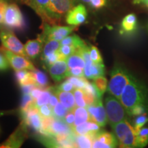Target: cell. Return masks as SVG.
<instances>
[{
    "instance_id": "1",
    "label": "cell",
    "mask_w": 148,
    "mask_h": 148,
    "mask_svg": "<svg viewBox=\"0 0 148 148\" xmlns=\"http://www.w3.org/2000/svg\"><path fill=\"white\" fill-rule=\"evenodd\" d=\"M145 99V94L143 86L132 77L123 89L119 99L127 113L133 107L144 103Z\"/></svg>"
},
{
    "instance_id": "2",
    "label": "cell",
    "mask_w": 148,
    "mask_h": 148,
    "mask_svg": "<svg viewBox=\"0 0 148 148\" xmlns=\"http://www.w3.org/2000/svg\"><path fill=\"white\" fill-rule=\"evenodd\" d=\"M73 0H50L46 10V18L42 23L56 25L64 14L72 8Z\"/></svg>"
},
{
    "instance_id": "3",
    "label": "cell",
    "mask_w": 148,
    "mask_h": 148,
    "mask_svg": "<svg viewBox=\"0 0 148 148\" xmlns=\"http://www.w3.org/2000/svg\"><path fill=\"white\" fill-rule=\"evenodd\" d=\"M121 147H136V133L134 127L126 120L116 123L112 126Z\"/></svg>"
},
{
    "instance_id": "4",
    "label": "cell",
    "mask_w": 148,
    "mask_h": 148,
    "mask_svg": "<svg viewBox=\"0 0 148 148\" xmlns=\"http://www.w3.org/2000/svg\"><path fill=\"white\" fill-rule=\"evenodd\" d=\"M131 77L132 76L124 69L119 66H115L111 72L108 92L117 99H120L122 92Z\"/></svg>"
},
{
    "instance_id": "5",
    "label": "cell",
    "mask_w": 148,
    "mask_h": 148,
    "mask_svg": "<svg viewBox=\"0 0 148 148\" xmlns=\"http://www.w3.org/2000/svg\"><path fill=\"white\" fill-rule=\"evenodd\" d=\"M107 117L111 126L124 121L126 118V110L121 102L114 96H108L105 99Z\"/></svg>"
},
{
    "instance_id": "6",
    "label": "cell",
    "mask_w": 148,
    "mask_h": 148,
    "mask_svg": "<svg viewBox=\"0 0 148 148\" xmlns=\"http://www.w3.org/2000/svg\"><path fill=\"white\" fill-rule=\"evenodd\" d=\"M76 29V26H61L58 25H51L47 23H42V31L38 37L44 42L50 40H62Z\"/></svg>"
},
{
    "instance_id": "7",
    "label": "cell",
    "mask_w": 148,
    "mask_h": 148,
    "mask_svg": "<svg viewBox=\"0 0 148 148\" xmlns=\"http://www.w3.org/2000/svg\"><path fill=\"white\" fill-rule=\"evenodd\" d=\"M3 24L9 29L23 30L25 27V21L21 10L16 3L8 5L4 12Z\"/></svg>"
},
{
    "instance_id": "8",
    "label": "cell",
    "mask_w": 148,
    "mask_h": 148,
    "mask_svg": "<svg viewBox=\"0 0 148 148\" xmlns=\"http://www.w3.org/2000/svg\"><path fill=\"white\" fill-rule=\"evenodd\" d=\"M0 40L3 47L12 52L27 57L24 46L13 32L8 29H2L0 32Z\"/></svg>"
},
{
    "instance_id": "9",
    "label": "cell",
    "mask_w": 148,
    "mask_h": 148,
    "mask_svg": "<svg viewBox=\"0 0 148 148\" xmlns=\"http://www.w3.org/2000/svg\"><path fill=\"white\" fill-rule=\"evenodd\" d=\"M0 50L4 53L7 59H8L10 65L12 66V69L15 71L17 70H23V69H29L31 71L35 69L34 66L29 60L23 56H20L19 54L15 53L11 51L8 49H5L3 47H0Z\"/></svg>"
},
{
    "instance_id": "10",
    "label": "cell",
    "mask_w": 148,
    "mask_h": 148,
    "mask_svg": "<svg viewBox=\"0 0 148 148\" xmlns=\"http://www.w3.org/2000/svg\"><path fill=\"white\" fill-rule=\"evenodd\" d=\"M87 18V11L83 4H78L68 11L66 15V22L68 25L78 26L84 23Z\"/></svg>"
},
{
    "instance_id": "11",
    "label": "cell",
    "mask_w": 148,
    "mask_h": 148,
    "mask_svg": "<svg viewBox=\"0 0 148 148\" xmlns=\"http://www.w3.org/2000/svg\"><path fill=\"white\" fill-rule=\"evenodd\" d=\"M26 138V126L21 123L18 128L10 135V137L0 145V148L20 147Z\"/></svg>"
},
{
    "instance_id": "12",
    "label": "cell",
    "mask_w": 148,
    "mask_h": 148,
    "mask_svg": "<svg viewBox=\"0 0 148 148\" xmlns=\"http://www.w3.org/2000/svg\"><path fill=\"white\" fill-rule=\"evenodd\" d=\"M87 110L91 121H95L100 127H103L106 125L108 117L101 100L93 105L87 106Z\"/></svg>"
},
{
    "instance_id": "13",
    "label": "cell",
    "mask_w": 148,
    "mask_h": 148,
    "mask_svg": "<svg viewBox=\"0 0 148 148\" xmlns=\"http://www.w3.org/2000/svg\"><path fill=\"white\" fill-rule=\"evenodd\" d=\"M117 145V140L114 134L106 132H98L96 134L92 147L112 148Z\"/></svg>"
},
{
    "instance_id": "14",
    "label": "cell",
    "mask_w": 148,
    "mask_h": 148,
    "mask_svg": "<svg viewBox=\"0 0 148 148\" xmlns=\"http://www.w3.org/2000/svg\"><path fill=\"white\" fill-rule=\"evenodd\" d=\"M49 74L55 82H59L66 77L68 65L66 60H58L48 67Z\"/></svg>"
},
{
    "instance_id": "15",
    "label": "cell",
    "mask_w": 148,
    "mask_h": 148,
    "mask_svg": "<svg viewBox=\"0 0 148 148\" xmlns=\"http://www.w3.org/2000/svg\"><path fill=\"white\" fill-rule=\"evenodd\" d=\"M85 77L88 79H95L99 76H103L105 68L103 63H95L92 60L85 62L84 69Z\"/></svg>"
},
{
    "instance_id": "16",
    "label": "cell",
    "mask_w": 148,
    "mask_h": 148,
    "mask_svg": "<svg viewBox=\"0 0 148 148\" xmlns=\"http://www.w3.org/2000/svg\"><path fill=\"white\" fill-rule=\"evenodd\" d=\"M99 125L95 121H88L78 125H73L72 130L74 134L75 135H84V134H96L99 132Z\"/></svg>"
},
{
    "instance_id": "17",
    "label": "cell",
    "mask_w": 148,
    "mask_h": 148,
    "mask_svg": "<svg viewBox=\"0 0 148 148\" xmlns=\"http://www.w3.org/2000/svg\"><path fill=\"white\" fill-rule=\"evenodd\" d=\"M50 89L51 92H53L57 95L60 103L68 110H71L75 108L76 103H75V97L72 92L62 91V90L58 89L57 87H51Z\"/></svg>"
},
{
    "instance_id": "18",
    "label": "cell",
    "mask_w": 148,
    "mask_h": 148,
    "mask_svg": "<svg viewBox=\"0 0 148 148\" xmlns=\"http://www.w3.org/2000/svg\"><path fill=\"white\" fill-rule=\"evenodd\" d=\"M43 42V40L38 36L36 39L29 40L24 45V49L26 53L27 58L32 59V60L37 58L41 53Z\"/></svg>"
},
{
    "instance_id": "19",
    "label": "cell",
    "mask_w": 148,
    "mask_h": 148,
    "mask_svg": "<svg viewBox=\"0 0 148 148\" xmlns=\"http://www.w3.org/2000/svg\"><path fill=\"white\" fill-rule=\"evenodd\" d=\"M49 133L50 136L74 134L72 127L66 124L63 120L61 119H55L51 125Z\"/></svg>"
},
{
    "instance_id": "20",
    "label": "cell",
    "mask_w": 148,
    "mask_h": 148,
    "mask_svg": "<svg viewBox=\"0 0 148 148\" xmlns=\"http://www.w3.org/2000/svg\"><path fill=\"white\" fill-rule=\"evenodd\" d=\"M50 0H31L29 6L34 9L35 12L40 16L42 22L46 18V10Z\"/></svg>"
},
{
    "instance_id": "21",
    "label": "cell",
    "mask_w": 148,
    "mask_h": 148,
    "mask_svg": "<svg viewBox=\"0 0 148 148\" xmlns=\"http://www.w3.org/2000/svg\"><path fill=\"white\" fill-rule=\"evenodd\" d=\"M16 79L20 86L26 84H35L32 71H27L25 69L17 70L15 72Z\"/></svg>"
},
{
    "instance_id": "22",
    "label": "cell",
    "mask_w": 148,
    "mask_h": 148,
    "mask_svg": "<svg viewBox=\"0 0 148 148\" xmlns=\"http://www.w3.org/2000/svg\"><path fill=\"white\" fill-rule=\"evenodd\" d=\"M66 63H67L68 67L69 69L75 67H80L84 69L85 66L84 59L78 50H76L75 53L68 57L66 59Z\"/></svg>"
},
{
    "instance_id": "23",
    "label": "cell",
    "mask_w": 148,
    "mask_h": 148,
    "mask_svg": "<svg viewBox=\"0 0 148 148\" xmlns=\"http://www.w3.org/2000/svg\"><path fill=\"white\" fill-rule=\"evenodd\" d=\"M96 134H84V135L75 134V143H76V147H81V148L92 147Z\"/></svg>"
},
{
    "instance_id": "24",
    "label": "cell",
    "mask_w": 148,
    "mask_h": 148,
    "mask_svg": "<svg viewBox=\"0 0 148 148\" xmlns=\"http://www.w3.org/2000/svg\"><path fill=\"white\" fill-rule=\"evenodd\" d=\"M73 110L75 117L74 125H78L90 120L88 110L85 108L84 107H75L73 109Z\"/></svg>"
},
{
    "instance_id": "25",
    "label": "cell",
    "mask_w": 148,
    "mask_h": 148,
    "mask_svg": "<svg viewBox=\"0 0 148 148\" xmlns=\"http://www.w3.org/2000/svg\"><path fill=\"white\" fill-rule=\"evenodd\" d=\"M137 20L134 14H129L123 18L121 22L122 30L125 32H131L135 30Z\"/></svg>"
},
{
    "instance_id": "26",
    "label": "cell",
    "mask_w": 148,
    "mask_h": 148,
    "mask_svg": "<svg viewBox=\"0 0 148 148\" xmlns=\"http://www.w3.org/2000/svg\"><path fill=\"white\" fill-rule=\"evenodd\" d=\"M60 45H71L77 49H80L86 45L84 40L81 39L76 34H73L71 36H66L61 40Z\"/></svg>"
},
{
    "instance_id": "27",
    "label": "cell",
    "mask_w": 148,
    "mask_h": 148,
    "mask_svg": "<svg viewBox=\"0 0 148 148\" xmlns=\"http://www.w3.org/2000/svg\"><path fill=\"white\" fill-rule=\"evenodd\" d=\"M32 71L34 77L35 85L37 87L42 88V89L49 87L48 86L49 82H48L47 77L45 73L37 69H35Z\"/></svg>"
},
{
    "instance_id": "28",
    "label": "cell",
    "mask_w": 148,
    "mask_h": 148,
    "mask_svg": "<svg viewBox=\"0 0 148 148\" xmlns=\"http://www.w3.org/2000/svg\"><path fill=\"white\" fill-rule=\"evenodd\" d=\"M60 42H59V40H48V41L46 42L45 45L44 46L41 58H45V57L47 56L49 54H51V53L57 51L60 49Z\"/></svg>"
},
{
    "instance_id": "29",
    "label": "cell",
    "mask_w": 148,
    "mask_h": 148,
    "mask_svg": "<svg viewBox=\"0 0 148 148\" xmlns=\"http://www.w3.org/2000/svg\"><path fill=\"white\" fill-rule=\"evenodd\" d=\"M69 110L65 108L61 103H58L52 108V116L55 119L63 120L64 116L68 113Z\"/></svg>"
},
{
    "instance_id": "30",
    "label": "cell",
    "mask_w": 148,
    "mask_h": 148,
    "mask_svg": "<svg viewBox=\"0 0 148 148\" xmlns=\"http://www.w3.org/2000/svg\"><path fill=\"white\" fill-rule=\"evenodd\" d=\"M51 95V91L50 87H48L42 90L41 94H40L39 97L35 100V104H36V106L38 108H39L40 106H42V105L47 104V103H49Z\"/></svg>"
},
{
    "instance_id": "31",
    "label": "cell",
    "mask_w": 148,
    "mask_h": 148,
    "mask_svg": "<svg viewBox=\"0 0 148 148\" xmlns=\"http://www.w3.org/2000/svg\"><path fill=\"white\" fill-rule=\"evenodd\" d=\"M148 143V128H141L136 134V147H143Z\"/></svg>"
},
{
    "instance_id": "32",
    "label": "cell",
    "mask_w": 148,
    "mask_h": 148,
    "mask_svg": "<svg viewBox=\"0 0 148 148\" xmlns=\"http://www.w3.org/2000/svg\"><path fill=\"white\" fill-rule=\"evenodd\" d=\"M93 79L94 85L97 88L99 93L102 95L106 90L107 86H108V82H107L106 78L103 76H99Z\"/></svg>"
},
{
    "instance_id": "33",
    "label": "cell",
    "mask_w": 148,
    "mask_h": 148,
    "mask_svg": "<svg viewBox=\"0 0 148 148\" xmlns=\"http://www.w3.org/2000/svg\"><path fill=\"white\" fill-rule=\"evenodd\" d=\"M42 60L43 61L45 65L48 68L49 66L51 65V64L54 63V62H56L58 60H64L63 58H62L60 53H59L58 50L56 52L51 53V54H49L47 56L45 57V58H41Z\"/></svg>"
},
{
    "instance_id": "34",
    "label": "cell",
    "mask_w": 148,
    "mask_h": 148,
    "mask_svg": "<svg viewBox=\"0 0 148 148\" xmlns=\"http://www.w3.org/2000/svg\"><path fill=\"white\" fill-rule=\"evenodd\" d=\"M73 94L77 106L84 107V108L87 106V104L84 101L83 89H82V88H75V90L73 91Z\"/></svg>"
},
{
    "instance_id": "35",
    "label": "cell",
    "mask_w": 148,
    "mask_h": 148,
    "mask_svg": "<svg viewBox=\"0 0 148 148\" xmlns=\"http://www.w3.org/2000/svg\"><path fill=\"white\" fill-rule=\"evenodd\" d=\"M34 103L35 101L34 98L30 94H23L21 99V106H20V112L27 110Z\"/></svg>"
},
{
    "instance_id": "36",
    "label": "cell",
    "mask_w": 148,
    "mask_h": 148,
    "mask_svg": "<svg viewBox=\"0 0 148 148\" xmlns=\"http://www.w3.org/2000/svg\"><path fill=\"white\" fill-rule=\"evenodd\" d=\"M75 51H76V48L71 45H62L58 49L59 53L64 60H66L68 57L75 53Z\"/></svg>"
},
{
    "instance_id": "37",
    "label": "cell",
    "mask_w": 148,
    "mask_h": 148,
    "mask_svg": "<svg viewBox=\"0 0 148 148\" xmlns=\"http://www.w3.org/2000/svg\"><path fill=\"white\" fill-rule=\"evenodd\" d=\"M67 79L70 81L76 88H82L83 89L87 84L88 81L84 77H75L70 76L68 77Z\"/></svg>"
},
{
    "instance_id": "38",
    "label": "cell",
    "mask_w": 148,
    "mask_h": 148,
    "mask_svg": "<svg viewBox=\"0 0 148 148\" xmlns=\"http://www.w3.org/2000/svg\"><path fill=\"white\" fill-rule=\"evenodd\" d=\"M148 121V117L145 114L138 115L137 117L134 120V128L137 134L138 131L142 128V127Z\"/></svg>"
},
{
    "instance_id": "39",
    "label": "cell",
    "mask_w": 148,
    "mask_h": 148,
    "mask_svg": "<svg viewBox=\"0 0 148 148\" xmlns=\"http://www.w3.org/2000/svg\"><path fill=\"white\" fill-rule=\"evenodd\" d=\"M90 56L92 62L95 63H103V60L101 56L99 53V51L95 46H90L89 47Z\"/></svg>"
},
{
    "instance_id": "40",
    "label": "cell",
    "mask_w": 148,
    "mask_h": 148,
    "mask_svg": "<svg viewBox=\"0 0 148 148\" xmlns=\"http://www.w3.org/2000/svg\"><path fill=\"white\" fill-rule=\"evenodd\" d=\"M75 76V77H85L84 73V69L80 67L72 68L68 69L66 72V77Z\"/></svg>"
},
{
    "instance_id": "41",
    "label": "cell",
    "mask_w": 148,
    "mask_h": 148,
    "mask_svg": "<svg viewBox=\"0 0 148 148\" xmlns=\"http://www.w3.org/2000/svg\"><path fill=\"white\" fill-rule=\"evenodd\" d=\"M57 88L60 90H62V91L72 92L74 91L76 88H75V86H74L70 81L66 79V80L64 81L63 83H62L60 85H59L58 87H57Z\"/></svg>"
},
{
    "instance_id": "42",
    "label": "cell",
    "mask_w": 148,
    "mask_h": 148,
    "mask_svg": "<svg viewBox=\"0 0 148 148\" xmlns=\"http://www.w3.org/2000/svg\"><path fill=\"white\" fill-rule=\"evenodd\" d=\"M145 110L146 109L145 105H144V103H141V104H138L133 107L129 112V114H132V115L138 116L140 114H145Z\"/></svg>"
},
{
    "instance_id": "43",
    "label": "cell",
    "mask_w": 148,
    "mask_h": 148,
    "mask_svg": "<svg viewBox=\"0 0 148 148\" xmlns=\"http://www.w3.org/2000/svg\"><path fill=\"white\" fill-rule=\"evenodd\" d=\"M38 110H39V113L42 117L52 116V108L49 105H42L39 107Z\"/></svg>"
},
{
    "instance_id": "44",
    "label": "cell",
    "mask_w": 148,
    "mask_h": 148,
    "mask_svg": "<svg viewBox=\"0 0 148 148\" xmlns=\"http://www.w3.org/2000/svg\"><path fill=\"white\" fill-rule=\"evenodd\" d=\"M10 63L2 51L0 50V71H5L9 68Z\"/></svg>"
},
{
    "instance_id": "45",
    "label": "cell",
    "mask_w": 148,
    "mask_h": 148,
    "mask_svg": "<svg viewBox=\"0 0 148 148\" xmlns=\"http://www.w3.org/2000/svg\"><path fill=\"white\" fill-rule=\"evenodd\" d=\"M75 113H74V110H71L68 112V113L66 114L64 116L63 121L65 122L67 125L71 127L74 125V122H75Z\"/></svg>"
},
{
    "instance_id": "46",
    "label": "cell",
    "mask_w": 148,
    "mask_h": 148,
    "mask_svg": "<svg viewBox=\"0 0 148 148\" xmlns=\"http://www.w3.org/2000/svg\"><path fill=\"white\" fill-rule=\"evenodd\" d=\"M106 3V0H90L89 4L92 8L99 9L104 6Z\"/></svg>"
},
{
    "instance_id": "47",
    "label": "cell",
    "mask_w": 148,
    "mask_h": 148,
    "mask_svg": "<svg viewBox=\"0 0 148 148\" xmlns=\"http://www.w3.org/2000/svg\"><path fill=\"white\" fill-rule=\"evenodd\" d=\"M21 86V90L23 92V94H30L32 90L36 87V85L35 84H26V85H23Z\"/></svg>"
},
{
    "instance_id": "48",
    "label": "cell",
    "mask_w": 148,
    "mask_h": 148,
    "mask_svg": "<svg viewBox=\"0 0 148 148\" xmlns=\"http://www.w3.org/2000/svg\"><path fill=\"white\" fill-rule=\"evenodd\" d=\"M51 88V87H50ZM58 103V98L57 97V95L55 93H53V92H51V95L49 101V105L51 108L54 107L57 103Z\"/></svg>"
},
{
    "instance_id": "49",
    "label": "cell",
    "mask_w": 148,
    "mask_h": 148,
    "mask_svg": "<svg viewBox=\"0 0 148 148\" xmlns=\"http://www.w3.org/2000/svg\"><path fill=\"white\" fill-rule=\"evenodd\" d=\"M42 90H43L42 88H40L39 87H37V86H36V87H35L34 89L32 90L30 95L32 96L33 98H34V101L36 100L37 98L39 97L40 94H41Z\"/></svg>"
},
{
    "instance_id": "50",
    "label": "cell",
    "mask_w": 148,
    "mask_h": 148,
    "mask_svg": "<svg viewBox=\"0 0 148 148\" xmlns=\"http://www.w3.org/2000/svg\"><path fill=\"white\" fill-rule=\"evenodd\" d=\"M16 1H17L19 3H23V4H26L27 5H29L31 2V0H16Z\"/></svg>"
},
{
    "instance_id": "51",
    "label": "cell",
    "mask_w": 148,
    "mask_h": 148,
    "mask_svg": "<svg viewBox=\"0 0 148 148\" xmlns=\"http://www.w3.org/2000/svg\"><path fill=\"white\" fill-rule=\"evenodd\" d=\"M136 2H142L148 5V0H134Z\"/></svg>"
},
{
    "instance_id": "52",
    "label": "cell",
    "mask_w": 148,
    "mask_h": 148,
    "mask_svg": "<svg viewBox=\"0 0 148 148\" xmlns=\"http://www.w3.org/2000/svg\"><path fill=\"white\" fill-rule=\"evenodd\" d=\"M81 1H83V2H84V3H89L90 0H81Z\"/></svg>"
},
{
    "instance_id": "53",
    "label": "cell",
    "mask_w": 148,
    "mask_h": 148,
    "mask_svg": "<svg viewBox=\"0 0 148 148\" xmlns=\"http://www.w3.org/2000/svg\"><path fill=\"white\" fill-rule=\"evenodd\" d=\"M6 1H10V0H6Z\"/></svg>"
}]
</instances>
